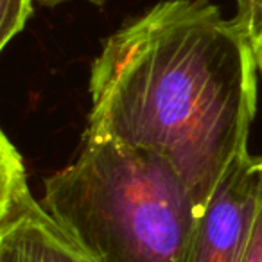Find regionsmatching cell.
<instances>
[{"label":"cell","mask_w":262,"mask_h":262,"mask_svg":"<svg viewBox=\"0 0 262 262\" xmlns=\"http://www.w3.org/2000/svg\"><path fill=\"white\" fill-rule=\"evenodd\" d=\"M258 76L255 43L235 18L208 0H162L102 41L83 133L164 157L201 212L250 155Z\"/></svg>","instance_id":"1"},{"label":"cell","mask_w":262,"mask_h":262,"mask_svg":"<svg viewBox=\"0 0 262 262\" xmlns=\"http://www.w3.org/2000/svg\"><path fill=\"white\" fill-rule=\"evenodd\" d=\"M40 201L101 262H185L201 214L164 157L88 133Z\"/></svg>","instance_id":"2"},{"label":"cell","mask_w":262,"mask_h":262,"mask_svg":"<svg viewBox=\"0 0 262 262\" xmlns=\"http://www.w3.org/2000/svg\"><path fill=\"white\" fill-rule=\"evenodd\" d=\"M262 155L237 160L201 210L185 262H243L253 226Z\"/></svg>","instance_id":"3"},{"label":"cell","mask_w":262,"mask_h":262,"mask_svg":"<svg viewBox=\"0 0 262 262\" xmlns=\"http://www.w3.org/2000/svg\"><path fill=\"white\" fill-rule=\"evenodd\" d=\"M0 207L18 215L47 246L54 262H101L47 210L29 187V176L20 155L6 131L0 133Z\"/></svg>","instance_id":"4"},{"label":"cell","mask_w":262,"mask_h":262,"mask_svg":"<svg viewBox=\"0 0 262 262\" xmlns=\"http://www.w3.org/2000/svg\"><path fill=\"white\" fill-rule=\"evenodd\" d=\"M0 262H54L51 251L11 210L0 207Z\"/></svg>","instance_id":"5"},{"label":"cell","mask_w":262,"mask_h":262,"mask_svg":"<svg viewBox=\"0 0 262 262\" xmlns=\"http://www.w3.org/2000/svg\"><path fill=\"white\" fill-rule=\"evenodd\" d=\"M33 15V0H0V51H4Z\"/></svg>","instance_id":"6"},{"label":"cell","mask_w":262,"mask_h":262,"mask_svg":"<svg viewBox=\"0 0 262 262\" xmlns=\"http://www.w3.org/2000/svg\"><path fill=\"white\" fill-rule=\"evenodd\" d=\"M255 45H262V0H235V16Z\"/></svg>","instance_id":"7"},{"label":"cell","mask_w":262,"mask_h":262,"mask_svg":"<svg viewBox=\"0 0 262 262\" xmlns=\"http://www.w3.org/2000/svg\"><path fill=\"white\" fill-rule=\"evenodd\" d=\"M243 262H262V178H260V190H258L257 212H255L253 226H251L250 241H248Z\"/></svg>","instance_id":"8"},{"label":"cell","mask_w":262,"mask_h":262,"mask_svg":"<svg viewBox=\"0 0 262 262\" xmlns=\"http://www.w3.org/2000/svg\"><path fill=\"white\" fill-rule=\"evenodd\" d=\"M65 2H70V0H40V4L45 6V8H56V6H61ZM92 6H97V8H102V6L108 2V0H86Z\"/></svg>","instance_id":"9"},{"label":"cell","mask_w":262,"mask_h":262,"mask_svg":"<svg viewBox=\"0 0 262 262\" xmlns=\"http://www.w3.org/2000/svg\"><path fill=\"white\" fill-rule=\"evenodd\" d=\"M257 49V61H258V72H260V77H262V45H255Z\"/></svg>","instance_id":"10"}]
</instances>
